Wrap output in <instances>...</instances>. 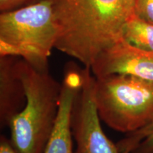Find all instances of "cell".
<instances>
[{"mask_svg": "<svg viewBox=\"0 0 153 153\" xmlns=\"http://www.w3.org/2000/svg\"><path fill=\"white\" fill-rule=\"evenodd\" d=\"M19 57L0 56V125L8 126L11 118L26 104V95L17 69Z\"/></svg>", "mask_w": 153, "mask_h": 153, "instance_id": "obj_8", "label": "cell"}, {"mask_svg": "<svg viewBox=\"0 0 153 153\" xmlns=\"http://www.w3.org/2000/svg\"><path fill=\"white\" fill-rule=\"evenodd\" d=\"M122 38L133 46L153 52V24L133 14L124 25Z\"/></svg>", "mask_w": 153, "mask_h": 153, "instance_id": "obj_9", "label": "cell"}, {"mask_svg": "<svg viewBox=\"0 0 153 153\" xmlns=\"http://www.w3.org/2000/svg\"><path fill=\"white\" fill-rule=\"evenodd\" d=\"M57 36L53 0L0 14V56L19 57L40 72H49Z\"/></svg>", "mask_w": 153, "mask_h": 153, "instance_id": "obj_3", "label": "cell"}, {"mask_svg": "<svg viewBox=\"0 0 153 153\" xmlns=\"http://www.w3.org/2000/svg\"><path fill=\"white\" fill-rule=\"evenodd\" d=\"M17 69L26 104L9 121L10 142L17 153H44L58 112L62 83L20 57Z\"/></svg>", "mask_w": 153, "mask_h": 153, "instance_id": "obj_2", "label": "cell"}, {"mask_svg": "<svg viewBox=\"0 0 153 153\" xmlns=\"http://www.w3.org/2000/svg\"><path fill=\"white\" fill-rule=\"evenodd\" d=\"M153 133V123L144 128L133 133H127L124 138L116 143L120 153H132L143 140Z\"/></svg>", "mask_w": 153, "mask_h": 153, "instance_id": "obj_10", "label": "cell"}, {"mask_svg": "<svg viewBox=\"0 0 153 153\" xmlns=\"http://www.w3.org/2000/svg\"><path fill=\"white\" fill-rule=\"evenodd\" d=\"M0 153H17L8 139L1 136L0 139Z\"/></svg>", "mask_w": 153, "mask_h": 153, "instance_id": "obj_14", "label": "cell"}, {"mask_svg": "<svg viewBox=\"0 0 153 153\" xmlns=\"http://www.w3.org/2000/svg\"><path fill=\"white\" fill-rule=\"evenodd\" d=\"M82 76L72 114V135L76 144L74 153H120L101 126L94 99L96 77L90 68H82Z\"/></svg>", "mask_w": 153, "mask_h": 153, "instance_id": "obj_5", "label": "cell"}, {"mask_svg": "<svg viewBox=\"0 0 153 153\" xmlns=\"http://www.w3.org/2000/svg\"><path fill=\"white\" fill-rule=\"evenodd\" d=\"M82 83V68L74 62L68 63L62 82L58 112L44 153H74L72 114Z\"/></svg>", "mask_w": 153, "mask_h": 153, "instance_id": "obj_7", "label": "cell"}, {"mask_svg": "<svg viewBox=\"0 0 153 153\" xmlns=\"http://www.w3.org/2000/svg\"><path fill=\"white\" fill-rule=\"evenodd\" d=\"M136 0H53L58 27L55 48L85 67L122 38Z\"/></svg>", "mask_w": 153, "mask_h": 153, "instance_id": "obj_1", "label": "cell"}, {"mask_svg": "<svg viewBox=\"0 0 153 153\" xmlns=\"http://www.w3.org/2000/svg\"><path fill=\"white\" fill-rule=\"evenodd\" d=\"M132 153H153V133L143 140Z\"/></svg>", "mask_w": 153, "mask_h": 153, "instance_id": "obj_13", "label": "cell"}, {"mask_svg": "<svg viewBox=\"0 0 153 153\" xmlns=\"http://www.w3.org/2000/svg\"><path fill=\"white\" fill-rule=\"evenodd\" d=\"M100 119L114 131L131 133L153 123V82L126 74L96 77Z\"/></svg>", "mask_w": 153, "mask_h": 153, "instance_id": "obj_4", "label": "cell"}, {"mask_svg": "<svg viewBox=\"0 0 153 153\" xmlns=\"http://www.w3.org/2000/svg\"><path fill=\"white\" fill-rule=\"evenodd\" d=\"M133 14L153 24V0H136Z\"/></svg>", "mask_w": 153, "mask_h": 153, "instance_id": "obj_11", "label": "cell"}, {"mask_svg": "<svg viewBox=\"0 0 153 153\" xmlns=\"http://www.w3.org/2000/svg\"><path fill=\"white\" fill-rule=\"evenodd\" d=\"M43 0H0L1 12L10 11L36 4Z\"/></svg>", "mask_w": 153, "mask_h": 153, "instance_id": "obj_12", "label": "cell"}, {"mask_svg": "<svg viewBox=\"0 0 153 153\" xmlns=\"http://www.w3.org/2000/svg\"><path fill=\"white\" fill-rule=\"evenodd\" d=\"M90 68L95 77L126 74L153 82V52L133 46L122 38L105 49Z\"/></svg>", "mask_w": 153, "mask_h": 153, "instance_id": "obj_6", "label": "cell"}]
</instances>
